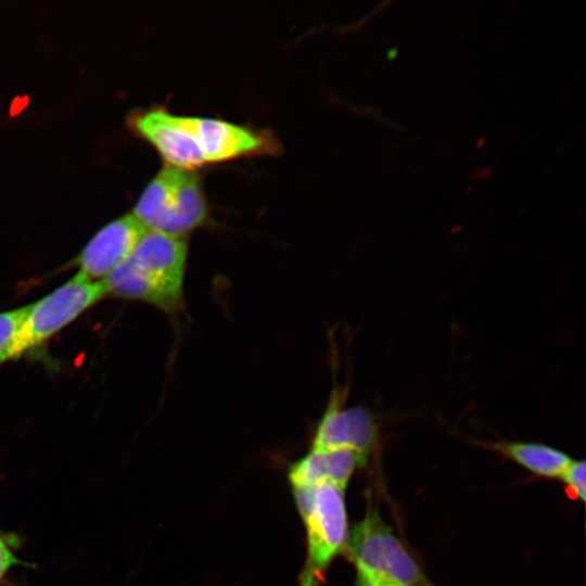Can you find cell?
Segmentation results:
<instances>
[{
	"mask_svg": "<svg viewBox=\"0 0 586 586\" xmlns=\"http://www.w3.org/2000/svg\"><path fill=\"white\" fill-rule=\"evenodd\" d=\"M188 256L187 238L146 230L130 255L101 281L105 294L143 302L175 317L184 306Z\"/></svg>",
	"mask_w": 586,
	"mask_h": 586,
	"instance_id": "cell-1",
	"label": "cell"
},
{
	"mask_svg": "<svg viewBox=\"0 0 586 586\" xmlns=\"http://www.w3.org/2000/svg\"><path fill=\"white\" fill-rule=\"evenodd\" d=\"M306 531L300 586H321L333 559L347 548L348 520L343 488L332 484L292 486Z\"/></svg>",
	"mask_w": 586,
	"mask_h": 586,
	"instance_id": "cell-2",
	"label": "cell"
},
{
	"mask_svg": "<svg viewBox=\"0 0 586 586\" xmlns=\"http://www.w3.org/2000/svg\"><path fill=\"white\" fill-rule=\"evenodd\" d=\"M132 215L149 231L187 238L209 220L200 176L165 166L144 188Z\"/></svg>",
	"mask_w": 586,
	"mask_h": 586,
	"instance_id": "cell-3",
	"label": "cell"
},
{
	"mask_svg": "<svg viewBox=\"0 0 586 586\" xmlns=\"http://www.w3.org/2000/svg\"><path fill=\"white\" fill-rule=\"evenodd\" d=\"M105 295L101 281H91L77 272L49 294L29 304L24 320L0 351V366L41 346Z\"/></svg>",
	"mask_w": 586,
	"mask_h": 586,
	"instance_id": "cell-4",
	"label": "cell"
},
{
	"mask_svg": "<svg viewBox=\"0 0 586 586\" xmlns=\"http://www.w3.org/2000/svg\"><path fill=\"white\" fill-rule=\"evenodd\" d=\"M128 125L157 151L166 166L195 170L206 165L188 116L173 114L163 106H151L132 112Z\"/></svg>",
	"mask_w": 586,
	"mask_h": 586,
	"instance_id": "cell-5",
	"label": "cell"
},
{
	"mask_svg": "<svg viewBox=\"0 0 586 586\" xmlns=\"http://www.w3.org/2000/svg\"><path fill=\"white\" fill-rule=\"evenodd\" d=\"M345 398L346 390L335 385L316 426L311 447L351 450L365 466L377 446L379 424L368 408L346 406Z\"/></svg>",
	"mask_w": 586,
	"mask_h": 586,
	"instance_id": "cell-6",
	"label": "cell"
},
{
	"mask_svg": "<svg viewBox=\"0 0 586 586\" xmlns=\"http://www.w3.org/2000/svg\"><path fill=\"white\" fill-rule=\"evenodd\" d=\"M206 164L273 154L280 150L273 135L224 119L188 116Z\"/></svg>",
	"mask_w": 586,
	"mask_h": 586,
	"instance_id": "cell-7",
	"label": "cell"
},
{
	"mask_svg": "<svg viewBox=\"0 0 586 586\" xmlns=\"http://www.w3.org/2000/svg\"><path fill=\"white\" fill-rule=\"evenodd\" d=\"M146 229L132 215H123L103 226L75 259L78 273L102 281L133 251Z\"/></svg>",
	"mask_w": 586,
	"mask_h": 586,
	"instance_id": "cell-8",
	"label": "cell"
},
{
	"mask_svg": "<svg viewBox=\"0 0 586 586\" xmlns=\"http://www.w3.org/2000/svg\"><path fill=\"white\" fill-rule=\"evenodd\" d=\"M361 466L360 458L351 450L310 447L290 466L288 477L291 486L332 484L345 489L356 468Z\"/></svg>",
	"mask_w": 586,
	"mask_h": 586,
	"instance_id": "cell-9",
	"label": "cell"
},
{
	"mask_svg": "<svg viewBox=\"0 0 586 586\" xmlns=\"http://www.w3.org/2000/svg\"><path fill=\"white\" fill-rule=\"evenodd\" d=\"M494 450L530 472L545 477H560L573 458L555 447L532 442H498Z\"/></svg>",
	"mask_w": 586,
	"mask_h": 586,
	"instance_id": "cell-10",
	"label": "cell"
},
{
	"mask_svg": "<svg viewBox=\"0 0 586 586\" xmlns=\"http://www.w3.org/2000/svg\"><path fill=\"white\" fill-rule=\"evenodd\" d=\"M585 472V461L572 459L560 476L568 488L569 495L581 501L585 500L586 495Z\"/></svg>",
	"mask_w": 586,
	"mask_h": 586,
	"instance_id": "cell-11",
	"label": "cell"
},
{
	"mask_svg": "<svg viewBox=\"0 0 586 586\" xmlns=\"http://www.w3.org/2000/svg\"><path fill=\"white\" fill-rule=\"evenodd\" d=\"M28 308L29 304L0 311V351L10 342L24 320Z\"/></svg>",
	"mask_w": 586,
	"mask_h": 586,
	"instance_id": "cell-12",
	"label": "cell"
},
{
	"mask_svg": "<svg viewBox=\"0 0 586 586\" xmlns=\"http://www.w3.org/2000/svg\"><path fill=\"white\" fill-rule=\"evenodd\" d=\"M22 564L10 540L0 533V583L13 568Z\"/></svg>",
	"mask_w": 586,
	"mask_h": 586,
	"instance_id": "cell-13",
	"label": "cell"
},
{
	"mask_svg": "<svg viewBox=\"0 0 586 586\" xmlns=\"http://www.w3.org/2000/svg\"><path fill=\"white\" fill-rule=\"evenodd\" d=\"M366 577L369 578L373 584H375V586H409L406 584L395 582L387 577H382V576H372V577L366 576Z\"/></svg>",
	"mask_w": 586,
	"mask_h": 586,
	"instance_id": "cell-14",
	"label": "cell"
},
{
	"mask_svg": "<svg viewBox=\"0 0 586 586\" xmlns=\"http://www.w3.org/2000/svg\"><path fill=\"white\" fill-rule=\"evenodd\" d=\"M354 586H375L369 578L357 572V577Z\"/></svg>",
	"mask_w": 586,
	"mask_h": 586,
	"instance_id": "cell-15",
	"label": "cell"
},
{
	"mask_svg": "<svg viewBox=\"0 0 586 586\" xmlns=\"http://www.w3.org/2000/svg\"><path fill=\"white\" fill-rule=\"evenodd\" d=\"M492 173L493 170L491 168H485V169L472 173L471 177L473 179L488 178L492 176Z\"/></svg>",
	"mask_w": 586,
	"mask_h": 586,
	"instance_id": "cell-16",
	"label": "cell"
},
{
	"mask_svg": "<svg viewBox=\"0 0 586 586\" xmlns=\"http://www.w3.org/2000/svg\"><path fill=\"white\" fill-rule=\"evenodd\" d=\"M485 142V137H481L476 143V148H481Z\"/></svg>",
	"mask_w": 586,
	"mask_h": 586,
	"instance_id": "cell-17",
	"label": "cell"
}]
</instances>
